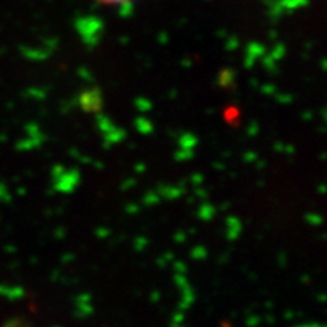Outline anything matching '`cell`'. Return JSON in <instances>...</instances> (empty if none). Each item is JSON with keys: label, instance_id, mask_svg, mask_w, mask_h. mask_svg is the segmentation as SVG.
I'll return each mask as SVG.
<instances>
[{"label": "cell", "instance_id": "6da1fadb", "mask_svg": "<svg viewBox=\"0 0 327 327\" xmlns=\"http://www.w3.org/2000/svg\"><path fill=\"white\" fill-rule=\"evenodd\" d=\"M96 2H100V4H105V5H120V4L130 2V0H96Z\"/></svg>", "mask_w": 327, "mask_h": 327}]
</instances>
